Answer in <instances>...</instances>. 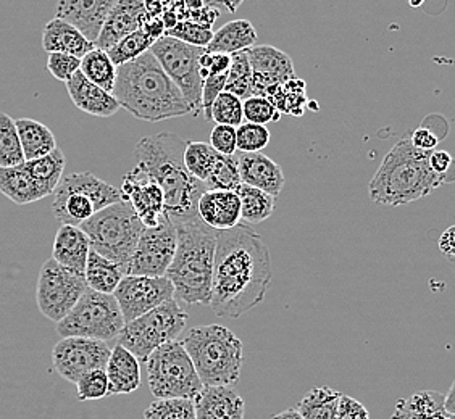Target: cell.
<instances>
[{"mask_svg":"<svg viewBox=\"0 0 455 419\" xmlns=\"http://www.w3.org/2000/svg\"><path fill=\"white\" fill-rule=\"evenodd\" d=\"M272 258L263 237L245 225L219 231L211 308L221 318H239L260 305L270 289Z\"/></svg>","mask_w":455,"mask_h":419,"instance_id":"1","label":"cell"},{"mask_svg":"<svg viewBox=\"0 0 455 419\" xmlns=\"http://www.w3.org/2000/svg\"><path fill=\"white\" fill-rule=\"evenodd\" d=\"M188 140L173 132L146 136L136 144V166L164 189L168 217L172 221L197 217V203L205 186L196 179L184 163Z\"/></svg>","mask_w":455,"mask_h":419,"instance_id":"2","label":"cell"},{"mask_svg":"<svg viewBox=\"0 0 455 419\" xmlns=\"http://www.w3.org/2000/svg\"><path fill=\"white\" fill-rule=\"evenodd\" d=\"M114 96L122 108L142 122L158 123L191 114L181 89L150 51L118 67Z\"/></svg>","mask_w":455,"mask_h":419,"instance_id":"3","label":"cell"},{"mask_svg":"<svg viewBox=\"0 0 455 419\" xmlns=\"http://www.w3.org/2000/svg\"><path fill=\"white\" fill-rule=\"evenodd\" d=\"M173 223L178 242L165 276L175 288L176 300L184 305L211 306L219 231L205 225L199 215Z\"/></svg>","mask_w":455,"mask_h":419,"instance_id":"4","label":"cell"},{"mask_svg":"<svg viewBox=\"0 0 455 419\" xmlns=\"http://www.w3.org/2000/svg\"><path fill=\"white\" fill-rule=\"evenodd\" d=\"M429 154L411 139L395 142L370 181V199L385 207H403L438 189L444 179L431 170Z\"/></svg>","mask_w":455,"mask_h":419,"instance_id":"5","label":"cell"},{"mask_svg":"<svg viewBox=\"0 0 455 419\" xmlns=\"http://www.w3.org/2000/svg\"><path fill=\"white\" fill-rule=\"evenodd\" d=\"M204 385H235L243 369V342L221 324L193 328L183 341Z\"/></svg>","mask_w":455,"mask_h":419,"instance_id":"6","label":"cell"},{"mask_svg":"<svg viewBox=\"0 0 455 419\" xmlns=\"http://www.w3.org/2000/svg\"><path fill=\"white\" fill-rule=\"evenodd\" d=\"M79 227L89 237L92 250L122 265L126 271L146 226L132 203L123 201L97 211Z\"/></svg>","mask_w":455,"mask_h":419,"instance_id":"7","label":"cell"},{"mask_svg":"<svg viewBox=\"0 0 455 419\" xmlns=\"http://www.w3.org/2000/svg\"><path fill=\"white\" fill-rule=\"evenodd\" d=\"M53 197V217L61 225L73 226H81L97 211L124 201L120 189L92 173H71L61 178Z\"/></svg>","mask_w":455,"mask_h":419,"instance_id":"8","label":"cell"},{"mask_svg":"<svg viewBox=\"0 0 455 419\" xmlns=\"http://www.w3.org/2000/svg\"><path fill=\"white\" fill-rule=\"evenodd\" d=\"M146 371L156 399H194L204 387L183 342H167L152 352Z\"/></svg>","mask_w":455,"mask_h":419,"instance_id":"9","label":"cell"},{"mask_svg":"<svg viewBox=\"0 0 455 419\" xmlns=\"http://www.w3.org/2000/svg\"><path fill=\"white\" fill-rule=\"evenodd\" d=\"M188 324V314L176 298L150 310L148 313L128 321L118 334V344L132 352L140 361L149 359L150 353L167 344L176 341Z\"/></svg>","mask_w":455,"mask_h":419,"instance_id":"10","label":"cell"},{"mask_svg":"<svg viewBox=\"0 0 455 419\" xmlns=\"http://www.w3.org/2000/svg\"><path fill=\"white\" fill-rule=\"evenodd\" d=\"M123 326L124 316L114 294L88 288L70 313L57 323V332L61 337L79 336L108 342L118 337Z\"/></svg>","mask_w":455,"mask_h":419,"instance_id":"11","label":"cell"},{"mask_svg":"<svg viewBox=\"0 0 455 419\" xmlns=\"http://www.w3.org/2000/svg\"><path fill=\"white\" fill-rule=\"evenodd\" d=\"M204 49L205 47L186 44L170 36H162L150 47V52L156 55L162 68L167 71L168 76L181 89L193 116H199L202 112L204 79L201 76L199 60Z\"/></svg>","mask_w":455,"mask_h":419,"instance_id":"12","label":"cell"},{"mask_svg":"<svg viewBox=\"0 0 455 419\" xmlns=\"http://www.w3.org/2000/svg\"><path fill=\"white\" fill-rule=\"evenodd\" d=\"M88 290L83 274L61 266L53 258L47 260L39 271L36 286V302L39 312L53 323L61 321Z\"/></svg>","mask_w":455,"mask_h":419,"instance_id":"13","label":"cell"},{"mask_svg":"<svg viewBox=\"0 0 455 419\" xmlns=\"http://www.w3.org/2000/svg\"><path fill=\"white\" fill-rule=\"evenodd\" d=\"M176 242L175 223L170 217L158 226L144 227L126 274L165 276L175 258Z\"/></svg>","mask_w":455,"mask_h":419,"instance_id":"14","label":"cell"},{"mask_svg":"<svg viewBox=\"0 0 455 419\" xmlns=\"http://www.w3.org/2000/svg\"><path fill=\"white\" fill-rule=\"evenodd\" d=\"M112 349L106 341L91 337H61L52 350L55 371L65 381L76 384L81 376L94 369H106Z\"/></svg>","mask_w":455,"mask_h":419,"instance_id":"15","label":"cell"},{"mask_svg":"<svg viewBox=\"0 0 455 419\" xmlns=\"http://www.w3.org/2000/svg\"><path fill=\"white\" fill-rule=\"evenodd\" d=\"M124 323L175 298V288L167 276H136L124 274L114 292Z\"/></svg>","mask_w":455,"mask_h":419,"instance_id":"16","label":"cell"},{"mask_svg":"<svg viewBox=\"0 0 455 419\" xmlns=\"http://www.w3.org/2000/svg\"><path fill=\"white\" fill-rule=\"evenodd\" d=\"M120 191H122L123 199L132 203V209L144 223V226H158L168 218L164 189L138 166L123 176V186Z\"/></svg>","mask_w":455,"mask_h":419,"instance_id":"17","label":"cell"},{"mask_svg":"<svg viewBox=\"0 0 455 419\" xmlns=\"http://www.w3.org/2000/svg\"><path fill=\"white\" fill-rule=\"evenodd\" d=\"M247 55L252 67L254 96L268 97L273 88L296 76L291 57L273 45H254L247 49Z\"/></svg>","mask_w":455,"mask_h":419,"instance_id":"18","label":"cell"},{"mask_svg":"<svg viewBox=\"0 0 455 419\" xmlns=\"http://www.w3.org/2000/svg\"><path fill=\"white\" fill-rule=\"evenodd\" d=\"M148 20L146 0H118L100 29L96 47L108 51L123 37L142 29Z\"/></svg>","mask_w":455,"mask_h":419,"instance_id":"19","label":"cell"},{"mask_svg":"<svg viewBox=\"0 0 455 419\" xmlns=\"http://www.w3.org/2000/svg\"><path fill=\"white\" fill-rule=\"evenodd\" d=\"M116 2L118 0H59L55 5V17L68 21L89 41L96 43Z\"/></svg>","mask_w":455,"mask_h":419,"instance_id":"20","label":"cell"},{"mask_svg":"<svg viewBox=\"0 0 455 419\" xmlns=\"http://www.w3.org/2000/svg\"><path fill=\"white\" fill-rule=\"evenodd\" d=\"M65 84L75 107L91 116L110 118L122 108L112 92H107L106 89L89 81L81 70L76 71Z\"/></svg>","mask_w":455,"mask_h":419,"instance_id":"21","label":"cell"},{"mask_svg":"<svg viewBox=\"0 0 455 419\" xmlns=\"http://www.w3.org/2000/svg\"><path fill=\"white\" fill-rule=\"evenodd\" d=\"M236 160L243 183L270 194L273 197L280 195L286 184V178L283 168L275 160L263 155L262 152H241V155H236Z\"/></svg>","mask_w":455,"mask_h":419,"instance_id":"22","label":"cell"},{"mask_svg":"<svg viewBox=\"0 0 455 419\" xmlns=\"http://www.w3.org/2000/svg\"><path fill=\"white\" fill-rule=\"evenodd\" d=\"M199 218L215 231H227L241 225V199L235 191L207 189L197 203Z\"/></svg>","mask_w":455,"mask_h":419,"instance_id":"23","label":"cell"},{"mask_svg":"<svg viewBox=\"0 0 455 419\" xmlns=\"http://www.w3.org/2000/svg\"><path fill=\"white\" fill-rule=\"evenodd\" d=\"M193 400L196 419H244V400L231 385H204Z\"/></svg>","mask_w":455,"mask_h":419,"instance_id":"24","label":"cell"},{"mask_svg":"<svg viewBox=\"0 0 455 419\" xmlns=\"http://www.w3.org/2000/svg\"><path fill=\"white\" fill-rule=\"evenodd\" d=\"M91 242L79 226L61 225L53 241L52 258L61 266L84 276Z\"/></svg>","mask_w":455,"mask_h":419,"instance_id":"25","label":"cell"},{"mask_svg":"<svg viewBox=\"0 0 455 419\" xmlns=\"http://www.w3.org/2000/svg\"><path fill=\"white\" fill-rule=\"evenodd\" d=\"M96 47L86 36L61 18H53L43 29V49L45 52L70 53L83 59Z\"/></svg>","mask_w":455,"mask_h":419,"instance_id":"26","label":"cell"},{"mask_svg":"<svg viewBox=\"0 0 455 419\" xmlns=\"http://www.w3.org/2000/svg\"><path fill=\"white\" fill-rule=\"evenodd\" d=\"M108 395H126L140 387V361L120 344L115 345L107 363Z\"/></svg>","mask_w":455,"mask_h":419,"instance_id":"27","label":"cell"},{"mask_svg":"<svg viewBox=\"0 0 455 419\" xmlns=\"http://www.w3.org/2000/svg\"><path fill=\"white\" fill-rule=\"evenodd\" d=\"M0 194L17 205H28L49 197L41 184L28 173L25 166H0Z\"/></svg>","mask_w":455,"mask_h":419,"instance_id":"28","label":"cell"},{"mask_svg":"<svg viewBox=\"0 0 455 419\" xmlns=\"http://www.w3.org/2000/svg\"><path fill=\"white\" fill-rule=\"evenodd\" d=\"M446 395L436 391H420L409 399L395 403L391 419H455L454 413L446 410Z\"/></svg>","mask_w":455,"mask_h":419,"instance_id":"29","label":"cell"},{"mask_svg":"<svg viewBox=\"0 0 455 419\" xmlns=\"http://www.w3.org/2000/svg\"><path fill=\"white\" fill-rule=\"evenodd\" d=\"M255 43L257 31L254 25L249 20H235L213 33L211 44L205 47V51L233 55L254 47Z\"/></svg>","mask_w":455,"mask_h":419,"instance_id":"30","label":"cell"},{"mask_svg":"<svg viewBox=\"0 0 455 419\" xmlns=\"http://www.w3.org/2000/svg\"><path fill=\"white\" fill-rule=\"evenodd\" d=\"M124 274L126 271L122 265L107 258L104 255L97 254L96 250L91 249L84 271L89 289L102 294H114Z\"/></svg>","mask_w":455,"mask_h":419,"instance_id":"31","label":"cell"},{"mask_svg":"<svg viewBox=\"0 0 455 419\" xmlns=\"http://www.w3.org/2000/svg\"><path fill=\"white\" fill-rule=\"evenodd\" d=\"M15 124H17L18 136L21 140V147L27 162L44 157L57 149L55 136L43 123L36 122L31 118H18L15 120Z\"/></svg>","mask_w":455,"mask_h":419,"instance_id":"32","label":"cell"},{"mask_svg":"<svg viewBox=\"0 0 455 419\" xmlns=\"http://www.w3.org/2000/svg\"><path fill=\"white\" fill-rule=\"evenodd\" d=\"M341 395V392L328 385L314 387L300 400L298 410L304 419H336Z\"/></svg>","mask_w":455,"mask_h":419,"instance_id":"33","label":"cell"},{"mask_svg":"<svg viewBox=\"0 0 455 419\" xmlns=\"http://www.w3.org/2000/svg\"><path fill=\"white\" fill-rule=\"evenodd\" d=\"M79 70L89 81H92L97 86L106 89L107 92L114 94L118 67L112 61L107 51L94 47L91 52L86 53L81 59V68Z\"/></svg>","mask_w":455,"mask_h":419,"instance_id":"34","label":"cell"},{"mask_svg":"<svg viewBox=\"0 0 455 419\" xmlns=\"http://www.w3.org/2000/svg\"><path fill=\"white\" fill-rule=\"evenodd\" d=\"M65 155L59 147L47 154L44 157L36 158V160H28L23 163L25 170L29 175L35 178L37 183L44 187L49 195H52L60 184L63 170H65Z\"/></svg>","mask_w":455,"mask_h":419,"instance_id":"35","label":"cell"},{"mask_svg":"<svg viewBox=\"0 0 455 419\" xmlns=\"http://www.w3.org/2000/svg\"><path fill=\"white\" fill-rule=\"evenodd\" d=\"M236 193L241 199V217L247 223L259 225L272 217L273 211H275V197L273 195L244 183L237 187Z\"/></svg>","mask_w":455,"mask_h":419,"instance_id":"36","label":"cell"},{"mask_svg":"<svg viewBox=\"0 0 455 419\" xmlns=\"http://www.w3.org/2000/svg\"><path fill=\"white\" fill-rule=\"evenodd\" d=\"M268 99L276 105V108L280 110L281 114L300 116L304 114V107L307 102L306 83L294 76L280 86L273 88L272 92L268 94Z\"/></svg>","mask_w":455,"mask_h":419,"instance_id":"37","label":"cell"},{"mask_svg":"<svg viewBox=\"0 0 455 419\" xmlns=\"http://www.w3.org/2000/svg\"><path fill=\"white\" fill-rule=\"evenodd\" d=\"M25 162L27 158L23 154L15 120L10 115L0 112V166L12 168L23 165Z\"/></svg>","mask_w":455,"mask_h":419,"instance_id":"38","label":"cell"},{"mask_svg":"<svg viewBox=\"0 0 455 419\" xmlns=\"http://www.w3.org/2000/svg\"><path fill=\"white\" fill-rule=\"evenodd\" d=\"M225 91L239 97L243 102L245 99L254 96V91H252V67H251L247 51L231 55V65H229V70H228Z\"/></svg>","mask_w":455,"mask_h":419,"instance_id":"39","label":"cell"},{"mask_svg":"<svg viewBox=\"0 0 455 419\" xmlns=\"http://www.w3.org/2000/svg\"><path fill=\"white\" fill-rule=\"evenodd\" d=\"M243 184L236 155H217L215 163L212 166L209 178L205 179V189H220V191H235Z\"/></svg>","mask_w":455,"mask_h":419,"instance_id":"40","label":"cell"},{"mask_svg":"<svg viewBox=\"0 0 455 419\" xmlns=\"http://www.w3.org/2000/svg\"><path fill=\"white\" fill-rule=\"evenodd\" d=\"M154 43L156 39L152 36L148 35L144 29H140L123 37L122 41H118L107 52L116 67H122L124 63L138 59L142 53L149 52Z\"/></svg>","mask_w":455,"mask_h":419,"instance_id":"41","label":"cell"},{"mask_svg":"<svg viewBox=\"0 0 455 419\" xmlns=\"http://www.w3.org/2000/svg\"><path fill=\"white\" fill-rule=\"evenodd\" d=\"M219 152L212 149L211 144H204V142H191L188 140L186 150H184V163L191 175L199 179L201 183H205V179L209 178L212 166L217 160Z\"/></svg>","mask_w":455,"mask_h":419,"instance_id":"42","label":"cell"},{"mask_svg":"<svg viewBox=\"0 0 455 419\" xmlns=\"http://www.w3.org/2000/svg\"><path fill=\"white\" fill-rule=\"evenodd\" d=\"M144 419H196L193 399H157L144 411Z\"/></svg>","mask_w":455,"mask_h":419,"instance_id":"43","label":"cell"},{"mask_svg":"<svg viewBox=\"0 0 455 419\" xmlns=\"http://www.w3.org/2000/svg\"><path fill=\"white\" fill-rule=\"evenodd\" d=\"M243 120H244L243 100L235 94L223 91L212 105V122L237 128L243 124Z\"/></svg>","mask_w":455,"mask_h":419,"instance_id":"44","label":"cell"},{"mask_svg":"<svg viewBox=\"0 0 455 419\" xmlns=\"http://www.w3.org/2000/svg\"><path fill=\"white\" fill-rule=\"evenodd\" d=\"M237 150L252 154V152H262L272 139V134L267 130V126L257 124V123L245 122L237 126Z\"/></svg>","mask_w":455,"mask_h":419,"instance_id":"45","label":"cell"},{"mask_svg":"<svg viewBox=\"0 0 455 419\" xmlns=\"http://www.w3.org/2000/svg\"><path fill=\"white\" fill-rule=\"evenodd\" d=\"M76 392L81 402L106 399L108 395V377L106 369H94L81 376L76 383Z\"/></svg>","mask_w":455,"mask_h":419,"instance_id":"46","label":"cell"},{"mask_svg":"<svg viewBox=\"0 0 455 419\" xmlns=\"http://www.w3.org/2000/svg\"><path fill=\"white\" fill-rule=\"evenodd\" d=\"M165 36L175 37L183 41L186 44L196 45V47H207L211 44L213 31L211 28L202 27L193 20H180L175 27L168 29Z\"/></svg>","mask_w":455,"mask_h":419,"instance_id":"47","label":"cell"},{"mask_svg":"<svg viewBox=\"0 0 455 419\" xmlns=\"http://www.w3.org/2000/svg\"><path fill=\"white\" fill-rule=\"evenodd\" d=\"M244 120L267 126L268 123L278 122L281 112L268 97L252 96L243 102Z\"/></svg>","mask_w":455,"mask_h":419,"instance_id":"48","label":"cell"},{"mask_svg":"<svg viewBox=\"0 0 455 419\" xmlns=\"http://www.w3.org/2000/svg\"><path fill=\"white\" fill-rule=\"evenodd\" d=\"M81 68V59L70 53L52 52L47 57V70L57 81L67 83Z\"/></svg>","mask_w":455,"mask_h":419,"instance_id":"49","label":"cell"},{"mask_svg":"<svg viewBox=\"0 0 455 419\" xmlns=\"http://www.w3.org/2000/svg\"><path fill=\"white\" fill-rule=\"evenodd\" d=\"M211 147L221 155H236V128L229 124H217L211 132Z\"/></svg>","mask_w":455,"mask_h":419,"instance_id":"50","label":"cell"},{"mask_svg":"<svg viewBox=\"0 0 455 419\" xmlns=\"http://www.w3.org/2000/svg\"><path fill=\"white\" fill-rule=\"evenodd\" d=\"M227 79L228 73H225V75H213L204 81L201 108L204 118L209 122H212V105L227 88Z\"/></svg>","mask_w":455,"mask_h":419,"instance_id":"51","label":"cell"},{"mask_svg":"<svg viewBox=\"0 0 455 419\" xmlns=\"http://www.w3.org/2000/svg\"><path fill=\"white\" fill-rule=\"evenodd\" d=\"M201 76L204 81L213 76V75H225L229 70L231 65V55L228 53L207 52L204 49L201 55Z\"/></svg>","mask_w":455,"mask_h":419,"instance_id":"52","label":"cell"},{"mask_svg":"<svg viewBox=\"0 0 455 419\" xmlns=\"http://www.w3.org/2000/svg\"><path fill=\"white\" fill-rule=\"evenodd\" d=\"M336 419H370L367 408L349 395H341Z\"/></svg>","mask_w":455,"mask_h":419,"instance_id":"53","label":"cell"},{"mask_svg":"<svg viewBox=\"0 0 455 419\" xmlns=\"http://www.w3.org/2000/svg\"><path fill=\"white\" fill-rule=\"evenodd\" d=\"M455 165L454 158L446 150H431L429 154V166L431 170L444 179V183H451L449 179V170L451 166Z\"/></svg>","mask_w":455,"mask_h":419,"instance_id":"54","label":"cell"},{"mask_svg":"<svg viewBox=\"0 0 455 419\" xmlns=\"http://www.w3.org/2000/svg\"><path fill=\"white\" fill-rule=\"evenodd\" d=\"M411 140L417 149L427 150V152L436 149L439 144L438 136L431 131L427 124L411 132Z\"/></svg>","mask_w":455,"mask_h":419,"instance_id":"55","label":"cell"},{"mask_svg":"<svg viewBox=\"0 0 455 419\" xmlns=\"http://www.w3.org/2000/svg\"><path fill=\"white\" fill-rule=\"evenodd\" d=\"M439 250L449 258H455V225L447 227L443 233V236L439 237Z\"/></svg>","mask_w":455,"mask_h":419,"instance_id":"56","label":"cell"},{"mask_svg":"<svg viewBox=\"0 0 455 419\" xmlns=\"http://www.w3.org/2000/svg\"><path fill=\"white\" fill-rule=\"evenodd\" d=\"M204 2H205V5L228 10L229 13H236L237 9L244 4V0H204Z\"/></svg>","mask_w":455,"mask_h":419,"instance_id":"57","label":"cell"},{"mask_svg":"<svg viewBox=\"0 0 455 419\" xmlns=\"http://www.w3.org/2000/svg\"><path fill=\"white\" fill-rule=\"evenodd\" d=\"M272 419H304V416L300 415V411L298 408H288V410L276 413Z\"/></svg>","mask_w":455,"mask_h":419,"instance_id":"58","label":"cell"},{"mask_svg":"<svg viewBox=\"0 0 455 419\" xmlns=\"http://www.w3.org/2000/svg\"><path fill=\"white\" fill-rule=\"evenodd\" d=\"M444 405H446L447 411H451V413H454L455 415V381L454 384L451 385V391H449V393L446 395Z\"/></svg>","mask_w":455,"mask_h":419,"instance_id":"59","label":"cell"},{"mask_svg":"<svg viewBox=\"0 0 455 419\" xmlns=\"http://www.w3.org/2000/svg\"><path fill=\"white\" fill-rule=\"evenodd\" d=\"M423 2H425V0H409V5L413 7V9H419V7L423 5Z\"/></svg>","mask_w":455,"mask_h":419,"instance_id":"60","label":"cell"},{"mask_svg":"<svg viewBox=\"0 0 455 419\" xmlns=\"http://www.w3.org/2000/svg\"><path fill=\"white\" fill-rule=\"evenodd\" d=\"M165 2H173V0H165Z\"/></svg>","mask_w":455,"mask_h":419,"instance_id":"61","label":"cell"}]
</instances>
